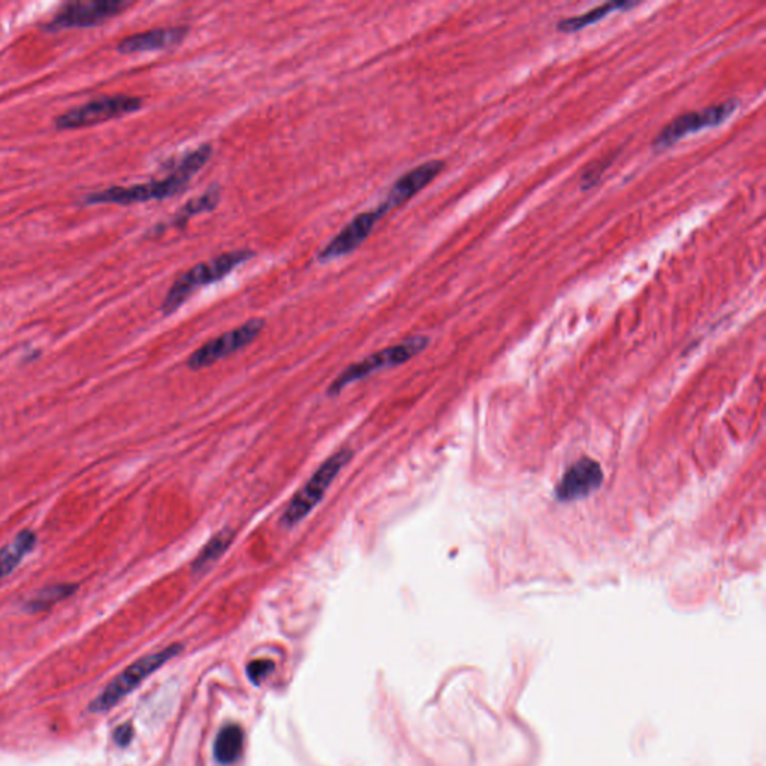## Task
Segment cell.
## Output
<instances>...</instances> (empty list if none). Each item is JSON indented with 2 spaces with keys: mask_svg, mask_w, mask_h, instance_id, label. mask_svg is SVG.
<instances>
[{
  "mask_svg": "<svg viewBox=\"0 0 766 766\" xmlns=\"http://www.w3.org/2000/svg\"><path fill=\"white\" fill-rule=\"evenodd\" d=\"M129 4L122 0H98V2H76L68 4L47 23L48 32H60L67 28H93L107 20L122 14Z\"/></svg>",
  "mask_w": 766,
  "mask_h": 766,
  "instance_id": "9",
  "label": "cell"
},
{
  "mask_svg": "<svg viewBox=\"0 0 766 766\" xmlns=\"http://www.w3.org/2000/svg\"><path fill=\"white\" fill-rule=\"evenodd\" d=\"M430 340L426 336L409 337L406 340L397 345L388 346L385 349L374 352L371 355L365 356L358 363L350 364L346 367L328 387L327 394L330 397H336L339 394L349 387L352 383L358 382L361 379L369 378L370 374L380 371L383 369L389 367H397L403 365L407 361H411L413 356H417L419 352L426 349Z\"/></svg>",
  "mask_w": 766,
  "mask_h": 766,
  "instance_id": "5",
  "label": "cell"
},
{
  "mask_svg": "<svg viewBox=\"0 0 766 766\" xmlns=\"http://www.w3.org/2000/svg\"><path fill=\"white\" fill-rule=\"evenodd\" d=\"M234 538H235L234 530L223 529L218 531L207 544L203 545V549L195 557L192 566H190L192 573L201 575V573L207 572L218 562L219 558L227 553L234 542Z\"/></svg>",
  "mask_w": 766,
  "mask_h": 766,
  "instance_id": "16",
  "label": "cell"
},
{
  "mask_svg": "<svg viewBox=\"0 0 766 766\" xmlns=\"http://www.w3.org/2000/svg\"><path fill=\"white\" fill-rule=\"evenodd\" d=\"M144 100L137 96H104L91 100L78 108L69 109L54 120L56 128L60 131L81 129L105 124L109 120L119 119L128 114L137 113L142 108Z\"/></svg>",
  "mask_w": 766,
  "mask_h": 766,
  "instance_id": "7",
  "label": "cell"
},
{
  "mask_svg": "<svg viewBox=\"0 0 766 766\" xmlns=\"http://www.w3.org/2000/svg\"><path fill=\"white\" fill-rule=\"evenodd\" d=\"M213 155V146L205 142L188 153L175 170L164 177L162 180H153L144 185L128 186V188H109L92 194L85 198L89 205L96 203H119V205H132V203H147V201H164L180 195L189 186L195 174H198Z\"/></svg>",
  "mask_w": 766,
  "mask_h": 766,
  "instance_id": "1",
  "label": "cell"
},
{
  "mask_svg": "<svg viewBox=\"0 0 766 766\" xmlns=\"http://www.w3.org/2000/svg\"><path fill=\"white\" fill-rule=\"evenodd\" d=\"M219 203H220V188L219 185L210 186L209 189L205 190L203 195L190 199L185 207L179 210V213L175 214L174 218L175 227H185L190 219L195 218V216L211 213L218 209Z\"/></svg>",
  "mask_w": 766,
  "mask_h": 766,
  "instance_id": "18",
  "label": "cell"
},
{
  "mask_svg": "<svg viewBox=\"0 0 766 766\" xmlns=\"http://www.w3.org/2000/svg\"><path fill=\"white\" fill-rule=\"evenodd\" d=\"M610 159H608V161L603 162V164H601V162H596V165L592 166V168H586V172L582 174V189H590V188H593V186L596 185L597 181H599V179H601L602 172H603V171L608 168V165H610Z\"/></svg>",
  "mask_w": 766,
  "mask_h": 766,
  "instance_id": "21",
  "label": "cell"
},
{
  "mask_svg": "<svg viewBox=\"0 0 766 766\" xmlns=\"http://www.w3.org/2000/svg\"><path fill=\"white\" fill-rule=\"evenodd\" d=\"M255 256V251L240 249V251H227L207 262L195 265L172 283L162 303V313L165 316H170L177 312L196 291L203 289V286L218 283L240 265L253 259Z\"/></svg>",
  "mask_w": 766,
  "mask_h": 766,
  "instance_id": "2",
  "label": "cell"
},
{
  "mask_svg": "<svg viewBox=\"0 0 766 766\" xmlns=\"http://www.w3.org/2000/svg\"><path fill=\"white\" fill-rule=\"evenodd\" d=\"M443 170H445V162L428 161L424 162L421 165L415 166V168H411V171H407L406 174H403L391 186L388 195L383 198L382 203H379V211L383 216H387L393 210L398 209V207H402L404 203H409L422 189H426L427 186L430 185L431 181L435 180L437 175L442 174V171Z\"/></svg>",
  "mask_w": 766,
  "mask_h": 766,
  "instance_id": "11",
  "label": "cell"
},
{
  "mask_svg": "<svg viewBox=\"0 0 766 766\" xmlns=\"http://www.w3.org/2000/svg\"><path fill=\"white\" fill-rule=\"evenodd\" d=\"M385 218L378 209L370 210L360 213L352 219L343 229H341L327 246L323 247L317 260L321 264H328L332 260L340 259L345 256L354 253L367 238L371 235L374 227Z\"/></svg>",
  "mask_w": 766,
  "mask_h": 766,
  "instance_id": "10",
  "label": "cell"
},
{
  "mask_svg": "<svg viewBox=\"0 0 766 766\" xmlns=\"http://www.w3.org/2000/svg\"><path fill=\"white\" fill-rule=\"evenodd\" d=\"M275 669V662H271L268 658H259L247 665V675L249 680L255 684H260L265 676Z\"/></svg>",
  "mask_w": 766,
  "mask_h": 766,
  "instance_id": "20",
  "label": "cell"
},
{
  "mask_svg": "<svg viewBox=\"0 0 766 766\" xmlns=\"http://www.w3.org/2000/svg\"><path fill=\"white\" fill-rule=\"evenodd\" d=\"M636 5L638 4H634V2H610V4H605V5L597 6L594 10L588 11L586 14L560 20L557 23V30L558 32H562V34H577V32H581L582 28H588V26L601 21V20L605 19V17L612 14L615 11L632 10Z\"/></svg>",
  "mask_w": 766,
  "mask_h": 766,
  "instance_id": "15",
  "label": "cell"
},
{
  "mask_svg": "<svg viewBox=\"0 0 766 766\" xmlns=\"http://www.w3.org/2000/svg\"><path fill=\"white\" fill-rule=\"evenodd\" d=\"M78 590V584H54V586H45L41 592L36 593V596L32 597L30 601L24 605L26 610L30 614H38L48 610L59 602L67 601L68 597L76 594Z\"/></svg>",
  "mask_w": 766,
  "mask_h": 766,
  "instance_id": "19",
  "label": "cell"
},
{
  "mask_svg": "<svg viewBox=\"0 0 766 766\" xmlns=\"http://www.w3.org/2000/svg\"><path fill=\"white\" fill-rule=\"evenodd\" d=\"M603 481L602 468L593 459H581L573 464L558 483L557 497L562 502H572L592 494Z\"/></svg>",
  "mask_w": 766,
  "mask_h": 766,
  "instance_id": "12",
  "label": "cell"
},
{
  "mask_svg": "<svg viewBox=\"0 0 766 766\" xmlns=\"http://www.w3.org/2000/svg\"><path fill=\"white\" fill-rule=\"evenodd\" d=\"M244 733L237 724H227L218 733L214 741V757L222 765H232L242 756Z\"/></svg>",
  "mask_w": 766,
  "mask_h": 766,
  "instance_id": "17",
  "label": "cell"
},
{
  "mask_svg": "<svg viewBox=\"0 0 766 766\" xmlns=\"http://www.w3.org/2000/svg\"><path fill=\"white\" fill-rule=\"evenodd\" d=\"M265 327L264 319L255 317L251 321L244 322L240 327L223 332L222 336L211 339L203 343L201 347L195 350L188 360V367L190 370H203L213 365L214 363L235 354L238 350L244 349L246 346L251 345L258 339Z\"/></svg>",
  "mask_w": 766,
  "mask_h": 766,
  "instance_id": "8",
  "label": "cell"
},
{
  "mask_svg": "<svg viewBox=\"0 0 766 766\" xmlns=\"http://www.w3.org/2000/svg\"><path fill=\"white\" fill-rule=\"evenodd\" d=\"M739 105L741 100L730 98L722 104L678 116L662 129V132L658 133V137L654 138V150L662 152L669 147L675 146L676 142L682 141V138L689 137L691 133L700 132L704 129L717 128L737 113Z\"/></svg>",
  "mask_w": 766,
  "mask_h": 766,
  "instance_id": "6",
  "label": "cell"
},
{
  "mask_svg": "<svg viewBox=\"0 0 766 766\" xmlns=\"http://www.w3.org/2000/svg\"><path fill=\"white\" fill-rule=\"evenodd\" d=\"M189 34L188 26H172V28H157L141 34L124 38L119 44L122 54H135V52H159L175 47L185 41Z\"/></svg>",
  "mask_w": 766,
  "mask_h": 766,
  "instance_id": "13",
  "label": "cell"
},
{
  "mask_svg": "<svg viewBox=\"0 0 766 766\" xmlns=\"http://www.w3.org/2000/svg\"><path fill=\"white\" fill-rule=\"evenodd\" d=\"M36 547V535L32 530H23L11 544L0 549V581L14 572L23 558Z\"/></svg>",
  "mask_w": 766,
  "mask_h": 766,
  "instance_id": "14",
  "label": "cell"
},
{
  "mask_svg": "<svg viewBox=\"0 0 766 766\" xmlns=\"http://www.w3.org/2000/svg\"><path fill=\"white\" fill-rule=\"evenodd\" d=\"M181 645L174 643L170 647L164 648L157 653L147 654L144 658H138L131 666L126 667L119 675L114 676L113 680L100 691V696L89 704V711L93 714H102L107 711L113 710L120 700H124L129 693H132L142 682H146L148 676L155 674L159 667L170 662L177 654L180 653Z\"/></svg>",
  "mask_w": 766,
  "mask_h": 766,
  "instance_id": "4",
  "label": "cell"
},
{
  "mask_svg": "<svg viewBox=\"0 0 766 766\" xmlns=\"http://www.w3.org/2000/svg\"><path fill=\"white\" fill-rule=\"evenodd\" d=\"M113 738L120 747H126V746H129V743H131L133 738L132 724L124 723L122 724V726H119V728L114 730Z\"/></svg>",
  "mask_w": 766,
  "mask_h": 766,
  "instance_id": "22",
  "label": "cell"
},
{
  "mask_svg": "<svg viewBox=\"0 0 766 766\" xmlns=\"http://www.w3.org/2000/svg\"><path fill=\"white\" fill-rule=\"evenodd\" d=\"M352 457H354V452L350 448H343V450L334 452L331 457H328L317 467L316 472L310 476L307 483H304L303 487L293 494L291 502L284 509L283 515L280 518L282 525L295 527L304 518H307L312 514L313 509L322 502V499L325 497L332 483L336 481L341 470L347 466Z\"/></svg>",
  "mask_w": 766,
  "mask_h": 766,
  "instance_id": "3",
  "label": "cell"
}]
</instances>
